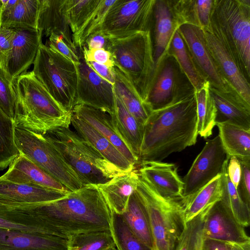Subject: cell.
<instances>
[{
	"label": "cell",
	"instance_id": "cell-1",
	"mask_svg": "<svg viewBox=\"0 0 250 250\" xmlns=\"http://www.w3.org/2000/svg\"><path fill=\"white\" fill-rule=\"evenodd\" d=\"M44 220L52 235L68 239L90 231L110 230L111 211L96 185H88L59 200L20 209Z\"/></svg>",
	"mask_w": 250,
	"mask_h": 250
},
{
	"label": "cell",
	"instance_id": "cell-2",
	"mask_svg": "<svg viewBox=\"0 0 250 250\" xmlns=\"http://www.w3.org/2000/svg\"><path fill=\"white\" fill-rule=\"evenodd\" d=\"M194 91L162 108L150 112L144 125L139 160L161 161L197 142Z\"/></svg>",
	"mask_w": 250,
	"mask_h": 250
},
{
	"label": "cell",
	"instance_id": "cell-3",
	"mask_svg": "<svg viewBox=\"0 0 250 250\" xmlns=\"http://www.w3.org/2000/svg\"><path fill=\"white\" fill-rule=\"evenodd\" d=\"M13 83L18 101L16 126L42 134L69 127L71 113L54 99L32 71L22 73Z\"/></svg>",
	"mask_w": 250,
	"mask_h": 250
},
{
	"label": "cell",
	"instance_id": "cell-4",
	"mask_svg": "<svg viewBox=\"0 0 250 250\" xmlns=\"http://www.w3.org/2000/svg\"><path fill=\"white\" fill-rule=\"evenodd\" d=\"M75 172L83 186L104 183L125 172L112 164L89 142L68 127L43 134Z\"/></svg>",
	"mask_w": 250,
	"mask_h": 250
},
{
	"label": "cell",
	"instance_id": "cell-5",
	"mask_svg": "<svg viewBox=\"0 0 250 250\" xmlns=\"http://www.w3.org/2000/svg\"><path fill=\"white\" fill-rule=\"evenodd\" d=\"M33 63L32 72L37 79L66 111L71 113L77 103V64L42 43Z\"/></svg>",
	"mask_w": 250,
	"mask_h": 250
},
{
	"label": "cell",
	"instance_id": "cell-6",
	"mask_svg": "<svg viewBox=\"0 0 250 250\" xmlns=\"http://www.w3.org/2000/svg\"><path fill=\"white\" fill-rule=\"evenodd\" d=\"M136 191L148 212L154 250H174L186 225L182 200L162 197L140 177Z\"/></svg>",
	"mask_w": 250,
	"mask_h": 250
},
{
	"label": "cell",
	"instance_id": "cell-7",
	"mask_svg": "<svg viewBox=\"0 0 250 250\" xmlns=\"http://www.w3.org/2000/svg\"><path fill=\"white\" fill-rule=\"evenodd\" d=\"M109 51L115 66L132 83L142 98L155 66L151 31L112 39Z\"/></svg>",
	"mask_w": 250,
	"mask_h": 250
},
{
	"label": "cell",
	"instance_id": "cell-8",
	"mask_svg": "<svg viewBox=\"0 0 250 250\" xmlns=\"http://www.w3.org/2000/svg\"><path fill=\"white\" fill-rule=\"evenodd\" d=\"M15 142L19 151L56 179L68 190L83 186L55 146L42 134L15 126Z\"/></svg>",
	"mask_w": 250,
	"mask_h": 250
},
{
	"label": "cell",
	"instance_id": "cell-9",
	"mask_svg": "<svg viewBox=\"0 0 250 250\" xmlns=\"http://www.w3.org/2000/svg\"><path fill=\"white\" fill-rule=\"evenodd\" d=\"M211 20L222 31L249 79L250 0H214Z\"/></svg>",
	"mask_w": 250,
	"mask_h": 250
},
{
	"label": "cell",
	"instance_id": "cell-10",
	"mask_svg": "<svg viewBox=\"0 0 250 250\" xmlns=\"http://www.w3.org/2000/svg\"><path fill=\"white\" fill-rule=\"evenodd\" d=\"M182 73L175 59L167 55L153 71L142 100L150 112L172 104L194 91Z\"/></svg>",
	"mask_w": 250,
	"mask_h": 250
},
{
	"label": "cell",
	"instance_id": "cell-11",
	"mask_svg": "<svg viewBox=\"0 0 250 250\" xmlns=\"http://www.w3.org/2000/svg\"><path fill=\"white\" fill-rule=\"evenodd\" d=\"M155 0H116L104 17L100 29L111 39L151 31Z\"/></svg>",
	"mask_w": 250,
	"mask_h": 250
},
{
	"label": "cell",
	"instance_id": "cell-12",
	"mask_svg": "<svg viewBox=\"0 0 250 250\" xmlns=\"http://www.w3.org/2000/svg\"><path fill=\"white\" fill-rule=\"evenodd\" d=\"M203 30L208 47L220 75L250 105L249 79L222 31L211 20L210 25Z\"/></svg>",
	"mask_w": 250,
	"mask_h": 250
},
{
	"label": "cell",
	"instance_id": "cell-13",
	"mask_svg": "<svg viewBox=\"0 0 250 250\" xmlns=\"http://www.w3.org/2000/svg\"><path fill=\"white\" fill-rule=\"evenodd\" d=\"M227 158L218 135L207 140L182 180L183 199L192 195L220 174Z\"/></svg>",
	"mask_w": 250,
	"mask_h": 250
},
{
	"label": "cell",
	"instance_id": "cell-14",
	"mask_svg": "<svg viewBox=\"0 0 250 250\" xmlns=\"http://www.w3.org/2000/svg\"><path fill=\"white\" fill-rule=\"evenodd\" d=\"M78 52L80 61L77 64L76 104H83L111 115L115 107L113 85L100 77L86 63L80 50Z\"/></svg>",
	"mask_w": 250,
	"mask_h": 250
},
{
	"label": "cell",
	"instance_id": "cell-15",
	"mask_svg": "<svg viewBox=\"0 0 250 250\" xmlns=\"http://www.w3.org/2000/svg\"><path fill=\"white\" fill-rule=\"evenodd\" d=\"M178 31L183 39L196 67L210 86L227 91L230 86L220 75L208 47L204 31L189 22L181 24Z\"/></svg>",
	"mask_w": 250,
	"mask_h": 250
},
{
	"label": "cell",
	"instance_id": "cell-16",
	"mask_svg": "<svg viewBox=\"0 0 250 250\" xmlns=\"http://www.w3.org/2000/svg\"><path fill=\"white\" fill-rule=\"evenodd\" d=\"M202 235L203 238L229 243L240 244L250 241L245 227L221 200L208 208L204 219Z\"/></svg>",
	"mask_w": 250,
	"mask_h": 250
},
{
	"label": "cell",
	"instance_id": "cell-17",
	"mask_svg": "<svg viewBox=\"0 0 250 250\" xmlns=\"http://www.w3.org/2000/svg\"><path fill=\"white\" fill-rule=\"evenodd\" d=\"M152 20L155 68L168 55L173 34L183 22L178 13L174 0H155Z\"/></svg>",
	"mask_w": 250,
	"mask_h": 250
},
{
	"label": "cell",
	"instance_id": "cell-18",
	"mask_svg": "<svg viewBox=\"0 0 250 250\" xmlns=\"http://www.w3.org/2000/svg\"><path fill=\"white\" fill-rule=\"evenodd\" d=\"M71 192L0 180V204L11 208L42 205L63 198Z\"/></svg>",
	"mask_w": 250,
	"mask_h": 250
},
{
	"label": "cell",
	"instance_id": "cell-19",
	"mask_svg": "<svg viewBox=\"0 0 250 250\" xmlns=\"http://www.w3.org/2000/svg\"><path fill=\"white\" fill-rule=\"evenodd\" d=\"M139 177L159 195L171 200L183 199L184 183L176 166L161 161H141Z\"/></svg>",
	"mask_w": 250,
	"mask_h": 250
},
{
	"label": "cell",
	"instance_id": "cell-20",
	"mask_svg": "<svg viewBox=\"0 0 250 250\" xmlns=\"http://www.w3.org/2000/svg\"><path fill=\"white\" fill-rule=\"evenodd\" d=\"M12 47L4 69L13 82L33 63L42 43V33L38 29L16 27Z\"/></svg>",
	"mask_w": 250,
	"mask_h": 250
},
{
	"label": "cell",
	"instance_id": "cell-21",
	"mask_svg": "<svg viewBox=\"0 0 250 250\" xmlns=\"http://www.w3.org/2000/svg\"><path fill=\"white\" fill-rule=\"evenodd\" d=\"M0 180L70 191L41 167L20 153L9 165L8 170L0 176Z\"/></svg>",
	"mask_w": 250,
	"mask_h": 250
},
{
	"label": "cell",
	"instance_id": "cell-22",
	"mask_svg": "<svg viewBox=\"0 0 250 250\" xmlns=\"http://www.w3.org/2000/svg\"><path fill=\"white\" fill-rule=\"evenodd\" d=\"M37 28L42 35L62 36L66 43L77 50L73 43L67 15L68 0H40Z\"/></svg>",
	"mask_w": 250,
	"mask_h": 250
},
{
	"label": "cell",
	"instance_id": "cell-23",
	"mask_svg": "<svg viewBox=\"0 0 250 250\" xmlns=\"http://www.w3.org/2000/svg\"><path fill=\"white\" fill-rule=\"evenodd\" d=\"M0 250H67V239L44 233L0 229Z\"/></svg>",
	"mask_w": 250,
	"mask_h": 250
},
{
	"label": "cell",
	"instance_id": "cell-24",
	"mask_svg": "<svg viewBox=\"0 0 250 250\" xmlns=\"http://www.w3.org/2000/svg\"><path fill=\"white\" fill-rule=\"evenodd\" d=\"M209 92L216 110V122H226L250 130V105L231 87L222 91L209 85Z\"/></svg>",
	"mask_w": 250,
	"mask_h": 250
},
{
	"label": "cell",
	"instance_id": "cell-25",
	"mask_svg": "<svg viewBox=\"0 0 250 250\" xmlns=\"http://www.w3.org/2000/svg\"><path fill=\"white\" fill-rule=\"evenodd\" d=\"M139 178L138 172L134 169L96 186L110 210L122 215L126 208L130 196L136 189Z\"/></svg>",
	"mask_w": 250,
	"mask_h": 250
},
{
	"label": "cell",
	"instance_id": "cell-26",
	"mask_svg": "<svg viewBox=\"0 0 250 250\" xmlns=\"http://www.w3.org/2000/svg\"><path fill=\"white\" fill-rule=\"evenodd\" d=\"M71 113L84 120L107 139L130 163L136 165L139 159L117 134L110 115L100 109L78 104Z\"/></svg>",
	"mask_w": 250,
	"mask_h": 250
},
{
	"label": "cell",
	"instance_id": "cell-27",
	"mask_svg": "<svg viewBox=\"0 0 250 250\" xmlns=\"http://www.w3.org/2000/svg\"><path fill=\"white\" fill-rule=\"evenodd\" d=\"M71 125L75 131L89 142L109 162L125 172L135 168L107 139L93 126L76 115L71 113Z\"/></svg>",
	"mask_w": 250,
	"mask_h": 250
},
{
	"label": "cell",
	"instance_id": "cell-28",
	"mask_svg": "<svg viewBox=\"0 0 250 250\" xmlns=\"http://www.w3.org/2000/svg\"><path fill=\"white\" fill-rule=\"evenodd\" d=\"M0 26L38 29L40 0H1Z\"/></svg>",
	"mask_w": 250,
	"mask_h": 250
},
{
	"label": "cell",
	"instance_id": "cell-29",
	"mask_svg": "<svg viewBox=\"0 0 250 250\" xmlns=\"http://www.w3.org/2000/svg\"><path fill=\"white\" fill-rule=\"evenodd\" d=\"M110 117L117 134L139 160L144 127L129 112L115 93L114 111Z\"/></svg>",
	"mask_w": 250,
	"mask_h": 250
},
{
	"label": "cell",
	"instance_id": "cell-30",
	"mask_svg": "<svg viewBox=\"0 0 250 250\" xmlns=\"http://www.w3.org/2000/svg\"><path fill=\"white\" fill-rule=\"evenodd\" d=\"M221 174H219L192 195L182 200L185 222L221 200Z\"/></svg>",
	"mask_w": 250,
	"mask_h": 250
},
{
	"label": "cell",
	"instance_id": "cell-31",
	"mask_svg": "<svg viewBox=\"0 0 250 250\" xmlns=\"http://www.w3.org/2000/svg\"><path fill=\"white\" fill-rule=\"evenodd\" d=\"M219 137L228 157L250 161V130L226 122H216Z\"/></svg>",
	"mask_w": 250,
	"mask_h": 250
},
{
	"label": "cell",
	"instance_id": "cell-32",
	"mask_svg": "<svg viewBox=\"0 0 250 250\" xmlns=\"http://www.w3.org/2000/svg\"><path fill=\"white\" fill-rule=\"evenodd\" d=\"M0 229L51 235L45 222L37 215L0 204Z\"/></svg>",
	"mask_w": 250,
	"mask_h": 250
},
{
	"label": "cell",
	"instance_id": "cell-33",
	"mask_svg": "<svg viewBox=\"0 0 250 250\" xmlns=\"http://www.w3.org/2000/svg\"><path fill=\"white\" fill-rule=\"evenodd\" d=\"M135 234L154 250V242L147 211L136 190L130 196L125 211L122 214Z\"/></svg>",
	"mask_w": 250,
	"mask_h": 250
},
{
	"label": "cell",
	"instance_id": "cell-34",
	"mask_svg": "<svg viewBox=\"0 0 250 250\" xmlns=\"http://www.w3.org/2000/svg\"><path fill=\"white\" fill-rule=\"evenodd\" d=\"M114 90L125 106L144 127L150 112L143 103L138 92L124 74L116 66L113 68Z\"/></svg>",
	"mask_w": 250,
	"mask_h": 250
},
{
	"label": "cell",
	"instance_id": "cell-35",
	"mask_svg": "<svg viewBox=\"0 0 250 250\" xmlns=\"http://www.w3.org/2000/svg\"><path fill=\"white\" fill-rule=\"evenodd\" d=\"M167 55L175 59L181 71L194 90L199 89L208 83L202 76L196 67L178 29L172 37Z\"/></svg>",
	"mask_w": 250,
	"mask_h": 250
},
{
	"label": "cell",
	"instance_id": "cell-36",
	"mask_svg": "<svg viewBox=\"0 0 250 250\" xmlns=\"http://www.w3.org/2000/svg\"><path fill=\"white\" fill-rule=\"evenodd\" d=\"M196 103L197 132L198 135L207 139L212 134L216 125L217 110L209 92V83L194 90Z\"/></svg>",
	"mask_w": 250,
	"mask_h": 250
},
{
	"label": "cell",
	"instance_id": "cell-37",
	"mask_svg": "<svg viewBox=\"0 0 250 250\" xmlns=\"http://www.w3.org/2000/svg\"><path fill=\"white\" fill-rule=\"evenodd\" d=\"M229 158L226 160L221 174L223 193L221 201L230 210L238 221L244 227L250 223V207L242 200L237 189L231 182L228 174V163Z\"/></svg>",
	"mask_w": 250,
	"mask_h": 250
},
{
	"label": "cell",
	"instance_id": "cell-38",
	"mask_svg": "<svg viewBox=\"0 0 250 250\" xmlns=\"http://www.w3.org/2000/svg\"><path fill=\"white\" fill-rule=\"evenodd\" d=\"M110 231L117 250H152L135 234L122 215L112 211Z\"/></svg>",
	"mask_w": 250,
	"mask_h": 250
},
{
	"label": "cell",
	"instance_id": "cell-39",
	"mask_svg": "<svg viewBox=\"0 0 250 250\" xmlns=\"http://www.w3.org/2000/svg\"><path fill=\"white\" fill-rule=\"evenodd\" d=\"M114 247L110 230L79 233L67 239V250H104Z\"/></svg>",
	"mask_w": 250,
	"mask_h": 250
},
{
	"label": "cell",
	"instance_id": "cell-40",
	"mask_svg": "<svg viewBox=\"0 0 250 250\" xmlns=\"http://www.w3.org/2000/svg\"><path fill=\"white\" fill-rule=\"evenodd\" d=\"M15 126L0 108V170L6 168L19 154L14 138Z\"/></svg>",
	"mask_w": 250,
	"mask_h": 250
},
{
	"label": "cell",
	"instance_id": "cell-41",
	"mask_svg": "<svg viewBox=\"0 0 250 250\" xmlns=\"http://www.w3.org/2000/svg\"><path fill=\"white\" fill-rule=\"evenodd\" d=\"M101 0H68L67 15L72 35L77 34L93 15Z\"/></svg>",
	"mask_w": 250,
	"mask_h": 250
},
{
	"label": "cell",
	"instance_id": "cell-42",
	"mask_svg": "<svg viewBox=\"0 0 250 250\" xmlns=\"http://www.w3.org/2000/svg\"><path fill=\"white\" fill-rule=\"evenodd\" d=\"M208 208L186 223L174 250H200L203 222Z\"/></svg>",
	"mask_w": 250,
	"mask_h": 250
},
{
	"label": "cell",
	"instance_id": "cell-43",
	"mask_svg": "<svg viewBox=\"0 0 250 250\" xmlns=\"http://www.w3.org/2000/svg\"><path fill=\"white\" fill-rule=\"evenodd\" d=\"M116 0H101L96 10L84 24L80 30L72 35L73 43L77 49H80L87 38L99 30L105 14Z\"/></svg>",
	"mask_w": 250,
	"mask_h": 250
},
{
	"label": "cell",
	"instance_id": "cell-44",
	"mask_svg": "<svg viewBox=\"0 0 250 250\" xmlns=\"http://www.w3.org/2000/svg\"><path fill=\"white\" fill-rule=\"evenodd\" d=\"M0 108L15 124L18 114V101L14 84L0 67Z\"/></svg>",
	"mask_w": 250,
	"mask_h": 250
},
{
	"label": "cell",
	"instance_id": "cell-45",
	"mask_svg": "<svg viewBox=\"0 0 250 250\" xmlns=\"http://www.w3.org/2000/svg\"><path fill=\"white\" fill-rule=\"evenodd\" d=\"M47 46L70 59L76 64L79 62L78 51L68 45L62 36L51 34L49 37Z\"/></svg>",
	"mask_w": 250,
	"mask_h": 250
},
{
	"label": "cell",
	"instance_id": "cell-46",
	"mask_svg": "<svg viewBox=\"0 0 250 250\" xmlns=\"http://www.w3.org/2000/svg\"><path fill=\"white\" fill-rule=\"evenodd\" d=\"M79 50L81 51L86 62H94L106 65L110 68L115 66L112 54L108 50L104 49H88L83 47Z\"/></svg>",
	"mask_w": 250,
	"mask_h": 250
},
{
	"label": "cell",
	"instance_id": "cell-47",
	"mask_svg": "<svg viewBox=\"0 0 250 250\" xmlns=\"http://www.w3.org/2000/svg\"><path fill=\"white\" fill-rule=\"evenodd\" d=\"M13 28L0 26V67L4 70L12 47Z\"/></svg>",
	"mask_w": 250,
	"mask_h": 250
},
{
	"label": "cell",
	"instance_id": "cell-48",
	"mask_svg": "<svg viewBox=\"0 0 250 250\" xmlns=\"http://www.w3.org/2000/svg\"><path fill=\"white\" fill-rule=\"evenodd\" d=\"M239 161L241 175L237 189L243 201L250 207V161Z\"/></svg>",
	"mask_w": 250,
	"mask_h": 250
},
{
	"label": "cell",
	"instance_id": "cell-49",
	"mask_svg": "<svg viewBox=\"0 0 250 250\" xmlns=\"http://www.w3.org/2000/svg\"><path fill=\"white\" fill-rule=\"evenodd\" d=\"M111 42L112 39L109 36L99 30L87 38L82 47L88 49H104L109 51Z\"/></svg>",
	"mask_w": 250,
	"mask_h": 250
},
{
	"label": "cell",
	"instance_id": "cell-50",
	"mask_svg": "<svg viewBox=\"0 0 250 250\" xmlns=\"http://www.w3.org/2000/svg\"><path fill=\"white\" fill-rule=\"evenodd\" d=\"M229 178L237 189L241 175V167L239 160L235 156L229 157L227 167Z\"/></svg>",
	"mask_w": 250,
	"mask_h": 250
},
{
	"label": "cell",
	"instance_id": "cell-51",
	"mask_svg": "<svg viewBox=\"0 0 250 250\" xmlns=\"http://www.w3.org/2000/svg\"><path fill=\"white\" fill-rule=\"evenodd\" d=\"M86 62L98 75L114 85L115 80L113 67L110 68L106 65L94 62Z\"/></svg>",
	"mask_w": 250,
	"mask_h": 250
},
{
	"label": "cell",
	"instance_id": "cell-52",
	"mask_svg": "<svg viewBox=\"0 0 250 250\" xmlns=\"http://www.w3.org/2000/svg\"><path fill=\"white\" fill-rule=\"evenodd\" d=\"M231 243L217 240L203 238L200 250H231Z\"/></svg>",
	"mask_w": 250,
	"mask_h": 250
},
{
	"label": "cell",
	"instance_id": "cell-53",
	"mask_svg": "<svg viewBox=\"0 0 250 250\" xmlns=\"http://www.w3.org/2000/svg\"><path fill=\"white\" fill-rule=\"evenodd\" d=\"M231 250H250V241L243 243H231Z\"/></svg>",
	"mask_w": 250,
	"mask_h": 250
},
{
	"label": "cell",
	"instance_id": "cell-54",
	"mask_svg": "<svg viewBox=\"0 0 250 250\" xmlns=\"http://www.w3.org/2000/svg\"><path fill=\"white\" fill-rule=\"evenodd\" d=\"M104 250H117V249L115 248V247H112V248H110Z\"/></svg>",
	"mask_w": 250,
	"mask_h": 250
},
{
	"label": "cell",
	"instance_id": "cell-55",
	"mask_svg": "<svg viewBox=\"0 0 250 250\" xmlns=\"http://www.w3.org/2000/svg\"><path fill=\"white\" fill-rule=\"evenodd\" d=\"M1 5H2V2H1V0H0V9L1 7Z\"/></svg>",
	"mask_w": 250,
	"mask_h": 250
}]
</instances>
